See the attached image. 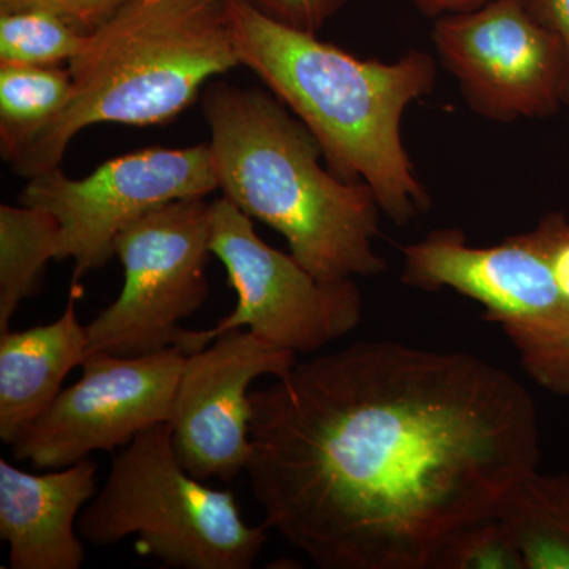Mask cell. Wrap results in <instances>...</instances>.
<instances>
[{
  "label": "cell",
  "mask_w": 569,
  "mask_h": 569,
  "mask_svg": "<svg viewBox=\"0 0 569 569\" xmlns=\"http://www.w3.org/2000/svg\"><path fill=\"white\" fill-rule=\"evenodd\" d=\"M228 14L241 66L305 122L332 173L367 183L396 224L429 211V193L403 144L402 119L433 91V56L411 50L389 63L356 58L269 17L252 0H228Z\"/></svg>",
  "instance_id": "obj_2"
},
{
  "label": "cell",
  "mask_w": 569,
  "mask_h": 569,
  "mask_svg": "<svg viewBox=\"0 0 569 569\" xmlns=\"http://www.w3.org/2000/svg\"><path fill=\"white\" fill-rule=\"evenodd\" d=\"M497 516L527 569H569V475L535 470L509 490Z\"/></svg>",
  "instance_id": "obj_15"
},
{
  "label": "cell",
  "mask_w": 569,
  "mask_h": 569,
  "mask_svg": "<svg viewBox=\"0 0 569 569\" xmlns=\"http://www.w3.org/2000/svg\"><path fill=\"white\" fill-rule=\"evenodd\" d=\"M186 353H92L82 377L11 445L13 458L40 470H59L92 452L127 447L138 433L170 422Z\"/></svg>",
  "instance_id": "obj_11"
},
{
  "label": "cell",
  "mask_w": 569,
  "mask_h": 569,
  "mask_svg": "<svg viewBox=\"0 0 569 569\" xmlns=\"http://www.w3.org/2000/svg\"><path fill=\"white\" fill-rule=\"evenodd\" d=\"M82 291L71 287L59 320L0 335V440L13 445L61 395L70 370L89 356L88 332L77 316Z\"/></svg>",
  "instance_id": "obj_14"
},
{
  "label": "cell",
  "mask_w": 569,
  "mask_h": 569,
  "mask_svg": "<svg viewBox=\"0 0 569 569\" xmlns=\"http://www.w3.org/2000/svg\"><path fill=\"white\" fill-rule=\"evenodd\" d=\"M203 111L223 197L282 234L302 268L321 280L387 271L373 249L381 208L372 189L325 168L317 138L274 93L213 81Z\"/></svg>",
  "instance_id": "obj_3"
},
{
  "label": "cell",
  "mask_w": 569,
  "mask_h": 569,
  "mask_svg": "<svg viewBox=\"0 0 569 569\" xmlns=\"http://www.w3.org/2000/svg\"><path fill=\"white\" fill-rule=\"evenodd\" d=\"M296 362L295 351L242 329L186 355L170 426L176 452L190 475L231 482L247 470L252 456L250 385L260 377L282 378Z\"/></svg>",
  "instance_id": "obj_12"
},
{
  "label": "cell",
  "mask_w": 569,
  "mask_h": 569,
  "mask_svg": "<svg viewBox=\"0 0 569 569\" xmlns=\"http://www.w3.org/2000/svg\"><path fill=\"white\" fill-rule=\"evenodd\" d=\"M91 459L33 475L0 459V538L11 569H80L84 563L77 523L96 497Z\"/></svg>",
  "instance_id": "obj_13"
},
{
  "label": "cell",
  "mask_w": 569,
  "mask_h": 569,
  "mask_svg": "<svg viewBox=\"0 0 569 569\" xmlns=\"http://www.w3.org/2000/svg\"><path fill=\"white\" fill-rule=\"evenodd\" d=\"M86 39L88 33L48 11L0 13V66H61Z\"/></svg>",
  "instance_id": "obj_18"
},
{
  "label": "cell",
  "mask_w": 569,
  "mask_h": 569,
  "mask_svg": "<svg viewBox=\"0 0 569 569\" xmlns=\"http://www.w3.org/2000/svg\"><path fill=\"white\" fill-rule=\"evenodd\" d=\"M269 17L310 33L323 29L351 0H252Z\"/></svg>",
  "instance_id": "obj_21"
},
{
  "label": "cell",
  "mask_w": 569,
  "mask_h": 569,
  "mask_svg": "<svg viewBox=\"0 0 569 569\" xmlns=\"http://www.w3.org/2000/svg\"><path fill=\"white\" fill-rule=\"evenodd\" d=\"M432 40L468 107L489 121L546 119L567 107V54L522 0L438 18Z\"/></svg>",
  "instance_id": "obj_10"
},
{
  "label": "cell",
  "mask_w": 569,
  "mask_h": 569,
  "mask_svg": "<svg viewBox=\"0 0 569 569\" xmlns=\"http://www.w3.org/2000/svg\"><path fill=\"white\" fill-rule=\"evenodd\" d=\"M219 189L209 144L127 153L71 179L61 167L29 179L20 203L51 212L59 222L58 258L74 261L73 283L116 257L123 228L152 209L204 198Z\"/></svg>",
  "instance_id": "obj_9"
},
{
  "label": "cell",
  "mask_w": 569,
  "mask_h": 569,
  "mask_svg": "<svg viewBox=\"0 0 569 569\" xmlns=\"http://www.w3.org/2000/svg\"><path fill=\"white\" fill-rule=\"evenodd\" d=\"M59 222L36 206H0V335L22 301L39 293L47 266L58 258Z\"/></svg>",
  "instance_id": "obj_16"
},
{
  "label": "cell",
  "mask_w": 569,
  "mask_h": 569,
  "mask_svg": "<svg viewBox=\"0 0 569 569\" xmlns=\"http://www.w3.org/2000/svg\"><path fill=\"white\" fill-rule=\"evenodd\" d=\"M211 220L212 203L186 198L123 228L114 241L123 268L122 291L86 326L89 355L133 358L168 348L193 353L194 331L179 323L209 298Z\"/></svg>",
  "instance_id": "obj_7"
},
{
  "label": "cell",
  "mask_w": 569,
  "mask_h": 569,
  "mask_svg": "<svg viewBox=\"0 0 569 569\" xmlns=\"http://www.w3.org/2000/svg\"><path fill=\"white\" fill-rule=\"evenodd\" d=\"M402 253L403 283L426 291L449 288L479 302L539 387L569 396V302L537 228L490 247L468 244L456 228L437 230Z\"/></svg>",
  "instance_id": "obj_6"
},
{
  "label": "cell",
  "mask_w": 569,
  "mask_h": 569,
  "mask_svg": "<svg viewBox=\"0 0 569 569\" xmlns=\"http://www.w3.org/2000/svg\"><path fill=\"white\" fill-rule=\"evenodd\" d=\"M250 407L264 523L323 569H432L541 459L530 392L473 355L353 343Z\"/></svg>",
  "instance_id": "obj_1"
},
{
  "label": "cell",
  "mask_w": 569,
  "mask_h": 569,
  "mask_svg": "<svg viewBox=\"0 0 569 569\" xmlns=\"http://www.w3.org/2000/svg\"><path fill=\"white\" fill-rule=\"evenodd\" d=\"M535 228L561 293L569 302V219L561 213H549Z\"/></svg>",
  "instance_id": "obj_22"
},
{
  "label": "cell",
  "mask_w": 569,
  "mask_h": 569,
  "mask_svg": "<svg viewBox=\"0 0 569 569\" xmlns=\"http://www.w3.org/2000/svg\"><path fill=\"white\" fill-rule=\"evenodd\" d=\"M239 66L228 0H129L69 62L63 110L7 162L32 179L61 167L71 140L93 123L173 121L206 81Z\"/></svg>",
  "instance_id": "obj_4"
},
{
  "label": "cell",
  "mask_w": 569,
  "mask_h": 569,
  "mask_svg": "<svg viewBox=\"0 0 569 569\" xmlns=\"http://www.w3.org/2000/svg\"><path fill=\"white\" fill-rule=\"evenodd\" d=\"M84 541L111 546L137 535L142 556L167 568L249 569L269 527H250L231 490L208 488L182 466L170 422L142 430L114 459L77 523Z\"/></svg>",
  "instance_id": "obj_5"
},
{
  "label": "cell",
  "mask_w": 569,
  "mask_h": 569,
  "mask_svg": "<svg viewBox=\"0 0 569 569\" xmlns=\"http://www.w3.org/2000/svg\"><path fill=\"white\" fill-rule=\"evenodd\" d=\"M432 569H527L507 523L497 515L470 523L445 542Z\"/></svg>",
  "instance_id": "obj_19"
},
{
  "label": "cell",
  "mask_w": 569,
  "mask_h": 569,
  "mask_svg": "<svg viewBox=\"0 0 569 569\" xmlns=\"http://www.w3.org/2000/svg\"><path fill=\"white\" fill-rule=\"evenodd\" d=\"M522 3L531 17L552 32L563 47L568 62L567 107H569V0H522Z\"/></svg>",
  "instance_id": "obj_23"
},
{
  "label": "cell",
  "mask_w": 569,
  "mask_h": 569,
  "mask_svg": "<svg viewBox=\"0 0 569 569\" xmlns=\"http://www.w3.org/2000/svg\"><path fill=\"white\" fill-rule=\"evenodd\" d=\"M411 2L422 14L438 20V18L447 17V14L463 13V11L478 9V7L488 3L489 0H411Z\"/></svg>",
  "instance_id": "obj_24"
},
{
  "label": "cell",
  "mask_w": 569,
  "mask_h": 569,
  "mask_svg": "<svg viewBox=\"0 0 569 569\" xmlns=\"http://www.w3.org/2000/svg\"><path fill=\"white\" fill-rule=\"evenodd\" d=\"M129 0H0V13L43 10L86 33L97 31Z\"/></svg>",
  "instance_id": "obj_20"
},
{
  "label": "cell",
  "mask_w": 569,
  "mask_h": 569,
  "mask_svg": "<svg viewBox=\"0 0 569 569\" xmlns=\"http://www.w3.org/2000/svg\"><path fill=\"white\" fill-rule=\"evenodd\" d=\"M211 252L227 269L238 302L216 328L198 331V351L247 328L271 346L312 353L361 323L362 295L353 279L310 274L293 254L266 244L252 219L227 197L212 203Z\"/></svg>",
  "instance_id": "obj_8"
},
{
  "label": "cell",
  "mask_w": 569,
  "mask_h": 569,
  "mask_svg": "<svg viewBox=\"0 0 569 569\" xmlns=\"http://www.w3.org/2000/svg\"><path fill=\"white\" fill-rule=\"evenodd\" d=\"M73 78L61 66H0V149L9 160L70 100Z\"/></svg>",
  "instance_id": "obj_17"
}]
</instances>
